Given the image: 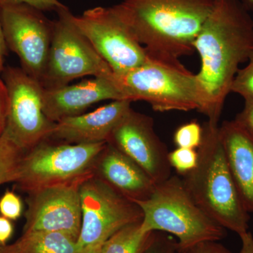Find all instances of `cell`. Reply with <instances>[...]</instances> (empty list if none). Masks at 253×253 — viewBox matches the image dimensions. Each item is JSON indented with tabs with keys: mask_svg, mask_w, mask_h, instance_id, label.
I'll return each mask as SVG.
<instances>
[{
	"mask_svg": "<svg viewBox=\"0 0 253 253\" xmlns=\"http://www.w3.org/2000/svg\"><path fill=\"white\" fill-rule=\"evenodd\" d=\"M9 2L23 3L33 6L43 11H55L57 13L60 10L66 7L59 0H4Z\"/></svg>",
	"mask_w": 253,
	"mask_h": 253,
	"instance_id": "cell-27",
	"label": "cell"
},
{
	"mask_svg": "<svg viewBox=\"0 0 253 253\" xmlns=\"http://www.w3.org/2000/svg\"><path fill=\"white\" fill-rule=\"evenodd\" d=\"M241 241L240 253H253V236L250 231L239 236Z\"/></svg>",
	"mask_w": 253,
	"mask_h": 253,
	"instance_id": "cell-31",
	"label": "cell"
},
{
	"mask_svg": "<svg viewBox=\"0 0 253 253\" xmlns=\"http://www.w3.org/2000/svg\"><path fill=\"white\" fill-rule=\"evenodd\" d=\"M115 84L123 99L146 101L154 111H199L200 94L196 74L149 59L142 66L121 76H114Z\"/></svg>",
	"mask_w": 253,
	"mask_h": 253,
	"instance_id": "cell-5",
	"label": "cell"
},
{
	"mask_svg": "<svg viewBox=\"0 0 253 253\" xmlns=\"http://www.w3.org/2000/svg\"><path fill=\"white\" fill-rule=\"evenodd\" d=\"M131 104L129 100H116L92 112L65 118L55 123L49 139L67 144L107 143Z\"/></svg>",
	"mask_w": 253,
	"mask_h": 253,
	"instance_id": "cell-15",
	"label": "cell"
},
{
	"mask_svg": "<svg viewBox=\"0 0 253 253\" xmlns=\"http://www.w3.org/2000/svg\"><path fill=\"white\" fill-rule=\"evenodd\" d=\"M4 68V61H1V60H0V73L2 72Z\"/></svg>",
	"mask_w": 253,
	"mask_h": 253,
	"instance_id": "cell-36",
	"label": "cell"
},
{
	"mask_svg": "<svg viewBox=\"0 0 253 253\" xmlns=\"http://www.w3.org/2000/svg\"><path fill=\"white\" fill-rule=\"evenodd\" d=\"M1 73L8 96L6 131L27 151L49 139L55 126L43 111L44 88L21 68L7 66Z\"/></svg>",
	"mask_w": 253,
	"mask_h": 253,
	"instance_id": "cell-10",
	"label": "cell"
},
{
	"mask_svg": "<svg viewBox=\"0 0 253 253\" xmlns=\"http://www.w3.org/2000/svg\"><path fill=\"white\" fill-rule=\"evenodd\" d=\"M93 175L134 203L149 199L156 184L134 161L106 143L93 166Z\"/></svg>",
	"mask_w": 253,
	"mask_h": 253,
	"instance_id": "cell-16",
	"label": "cell"
},
{
	"mask_svg": "<svg viewBox=\"0 0 253 253\" xmlns=\"http://www.w3.org/2000/svg\"><path fill=\"white\" fill-rule=\"evenodd\" d=\"M175 253H179V252H178V251H176V252Z\"/></svg>",
	"mask_w": 253,
	"mask_h": 253,
	"instance_id": "cell-38",
	"label": "cell"
},
{
	"mask_svg": "<svg viewBox=\"0 0 253 253\" xmlns=\"http://www.w3.org/2000/svg\"><path fill=\"white\" fill-rule=\"evenodd\" d=\"M103 244L104 243L91 246L90 247L84 249L81 253H101Z\"/></svg>",
	"mask_w": 253,
	"mask_h": 253,
	"instance_id": "cell-33",
	"label": "cell"
},
{
	"mask_svg": "<svg viewBox=\"0 0 253 253\" xmlns=\"http://www.w3.org/2000/svg\"><path fill=\"white\" fill-rule=\"evenodd\" d=\"M136 204L142 211L143 232H163L176 238L177 251L207 241H221L226 229L209 217L191 197L177 175L156 184L149 199Z\"/></svg>",
	"mask_w": 253,
	"mask_h": 253,
	"instance_id": "cell-4",
	"label": "cell"
},
{
	"mask_svg": "<svg viewBox=\"0 0 253 253\" xmlns=\"http://www.w3.org/2000/svg\"><path fill=\"white\" fill-rule=\"evenodd\" d=\"M4 246H2V245L0 244V253H1V249H2V247Z\"/></svg>",
	"mask_w": 253,
	"mask_h": 253,
	"instance_id": "cell-37",
	"label": "cell"
},
{
	"mask_svg": "<svg viewBox=\"0 0 253 253\" xmlns=\"http://www.w3.org/2000/svg\"><path fill=\"white\" fill-rule=\"evenodd\" d=\"M243 1L247 5L248 7H253V0H243Z\"/></svg>",
	"mask_w": 253,
	"mask_h": 253,
	"instance_id": "cell-35",
	"label": "cell"
},
{
	"mask_svg": "<svg viewBox=\"0 0 253 253\" xmlns=\"http://www.w3.org/2000/svg\"><path fill=\"white\" fill-rule=\"evenodd\" d=\"M0 18L6 47L17 55L21 69L41 83L49 58L54 21L30 5L4 0H1Z\"/></svg>",
	"mask_w": 253,
	"mask_h": 253,
	"instance_id": "cell-8",
	"label": "cell"
},
{
	"mask_svg": "<svg viewBox=\"0 0 253 253\" xmlns=\"http://www.w3.org/2000/svg\"><path fill=\"white\" fill-rule=\"evenodd\" d=\"M201 68L199 111L218 124L240 64L253 51V19L241 0H215L194 43Z\"/></svg>",
	"mask_w": 253,
	"mask_h": 253,
	"instance_id": "cell-1",
	"label": "cell"
},
{
	"mask_svg": "<svg viewBox=\"0 0 253 253\" xmlns=\"http://www.w3.org/2000/svg\"><path fill=\"white\" fill-rule=\"evenodd\" d=\"M14 246L19 253H81L77 241L59 232H23Z\"/></svg>",
	"mask_w": 253,
	"mask_h": 253,
	"instance_id": "cell-18",
	"label": "cell"
},
{
	"mask_svg": "<svg viewBox=\"0 0 253 253\" xmlns=\"http://www.w3.org/2000/svg\"><path fill=\"white\" fill-rule=\"evenodd\" d=\"M21 198L11 191H6L0 199V214L10 220H16L23 212Z\"/></svg>",
	"mask_w": 253,
	"mask_h": 253,
	"instance_id": "cell-24",
	"label": "cell"
},
{
	"mask_svg": "<svg viewBox=\"0 0 253 253\" xmlns=\"http://www.w3.org/2000/svg\"><path fill=\"white\" fill-rule=\"evenodd\" d=\"M244 100V109L236 115L235 120L249 128L253 133V98Z\"/></svg>",
	"mask_w": 253,
	"mask_h": 253,
	"instance_id": "cell-29",
	"label": "cell"
},
{
	"mask_svg": "<svg viewBox=\"0 0 253 253\" xmlns=\"http://www.w3.org/2000/svg\"><path fill=\"white\" fill-rule=\"evenodd\" d=\"M179 252V251H178ZM179 253H232L219 241H207L196 244Z\"/></svg>",
	"mask_w": 253,
	"mask_h": 253,
	"instance_id": "cell-26",
	"label": "cell"
},
{
	"mask_svg": "<svg viewBox=\"0 0 253 253\" xmlns=\"http://www.w3.org/2000/svg\"><path fill=\"white\" fill-rule=\"evenodd\" d=\"M14 228L10 219L0 216V244L5 246L12 235Z\"/></svg>",
	"mask_w": 253,
	"mask_h": 253,
	"instance_id": "cell-30",
	"label": "cell"
},
{
	"mask_svg": "<svg viewBox=\"0 0 253 253\" xmlns=\"http://www.w3.org/2000/svg\"><path fill=\"white\" fill-rule=\"evenodd\" d=\"M73 20L98 54L109 64L114 76L125 74L150 59L144 46L112 7L91 8L81 16L73 15Z\"/></svg>",
	"mask_w": 253,
	"mask_h": 253,
	"instance_id": "cell-11",
	"label": "cell"
},
{
	"mask_svg": "<svg viewBox=\"0 0 253 253\" xmlns=\"http://www.w3.org/2000/svg\"><path fill=\"white\" fill-rule=\"evenodd\" d=\"M25 152L5 129L0 137V185L17 180L18 166Z\"/></svg>",
	"mask_w": 253,
	"mask_h": 253,
	"instance_id": "cell-20",
	"label": "cell"
},
{
	"mask_svg": "<svg viewBox=\"0 0 253 253\" xmlns=\"http://www.w3.org/2000/svg\"><path fill=\"white\" fill-rule=\"evenodd\" d=\"M228 167L246 209L253 212V133L235 119L219 126Z\"/></svg>",
	"mask_w": 253,
	"mask_h": 253,
	"instance_id": "cell-17",
	"label": "cell"
},
{
	"mask_svg": "<svg viewBox=\"0 0 253 253\" xmlns=\"http://www.w3.org/2000/svg\"><path fill=\"white\" fill-rule=\"evenodd\" d=\"M141 221L129 224L115 233L105 241L101 253H144L152 241L155 232H143Z\"/></svg>",
	"mask_w": 253,
	"mask_h": 253,
	"instance_id": "cell-19",
	"label": "cell"
},
{
	"mask_svg": "<svg viewBox=\"0 0 253 253\" xmlns=\"http://www.w3.org/2000/svg\"><path fill=\"white\" fill-rule=\"evenodd\" d=\"M197 166L182 176L186 191L200 208L226 230L249 231L250 212L243 202L221 144L218 124L204 123Z\"/></svg>",
	"mask_w": 253,
	"mask_h": 253,
	"instance_id": "cell-3",
	"label": "cell"
},
{
	"mask_svg": "<svg viewBox=\"0 0 253 253\" xmlns=\"http://www.w3.org/2000/svg\"><path fill=\"white\" fill-rule=\"evenodd\" d=\"M215 0H123L113 11L149 59L175 67L194 54V43Z\"/></svg>",
	"mask_w": 253,
	"mask_h": 253,
	"instance_id": "cell-2",
	"label": "cell"
},
{
	"mask_svg": "<svg viewBox=\"0 0 253 253\" xmlns=\"http://www.w3.org/2000/svg\"><path fill=\"white\" fill-rule=\"evenodd\" d=\"M89 177L27 193L28 208L23 232L62 233L78 242L82 226L81 186Z\"/></svg>",
	"mask_w": 253,
	"mask_h": 253,
	"instance_id": "cell-12",
	"label": "cell"
},
{
	"mask_svg": "<svg viewBox=\"0 0 253 253\" xmlns=\"http://www.w3.org/2000/svg\"><path fill=\"white\" fill-rule=\"evenodd\" d=\"M57 14L53 24L45 73L41 83L42 87H61L73 80L88 76L114 80L109 64L73 22V14L67 6Z\"/></svg>",
	"mask_w": 253,
	"mask_h": 253,
	"instance_id": "cell-7",
	"label": "cell"
},
{
	"mask_svg": "<svg viewBox=\"0 0 253 253\" xmlns=\"http://www.w3.org/2000/svg\"><path fill=\"white\" fill-rule=\"evenodd\" d=\"M107 143L139 165L156 184L172 176L169 151L156 134L151 116L131 109L115 128Z\"/></svg>",
	"mask_w": 253,
	"mask_h": 253,
	"instance_id": "cell-13",
	"label": "cell"
},
{
	"mask_svg": "<svg viewBox=\"0 0 253 253\" xmlns=\"http://www.w3.org/2000/svg\"><path fill=\"white\" fill-rule=\"evenodd\" d=\"M177 251L176 240L164 235L163 232H155L154 238L143 253H175Z\"/></svg>",
	"mask_w": 253,
	"mask_h": 253,
	"instance_id": "cell-25",
	"label": "cell"
},
{
	"mask_svg": "<svg viewBox=\"0 0 253 253\" xmlns=\"http://www.w3.org/2000/svg\"><path fill=\"white\" fill-rule=\"evenodd\" d=\"M0 5H1V0H0ZM7 49L6 44H5L4 37H3L1 18H0V60L1 61H4V58L6 56V53H7Z\"/></svg>",
	"mask_w": 253,
	"mask_h": 253,
	"instance_id": "cell-32",
	"label": "cell"
},
{
	"mask_svg": "<svg viewBox=\"0 0 253 253\" xmlns=\"http://www.w3.org/2000/svg\"><path fill=\"white\" fill-rule=\"evenodd\" d=\"M106 144H67L46 139L23 154L15 183L28 193L92 176L95 161Z\"/></svg>",
	"mask_w": 253,
	"mask_h": 253,
	"instance_id": "cell-6",
	"label": "cell"
},
{
	"mask_svg": "<svg viewBox=\"0 0 253 253\" xmlns=\"http://www.w3.org/2000/svg\"><path fill=\"white\" fill-rule=\"evenodd\" d=\"M19 253L17 250L16 249L14 244L11 245V246H3L2 249H1V253Z\"/></svg>",
	"mask_w": 253,
	"mask_h": 253,
	"instance_id": "cell-34",
	"label": "cell"
},
{
	"mask_svg": "<svg viewBox=\"0 0 253 253\" xmlns=\"http://www.w3.org/2000/svg\"><path fill=\"white\" fill-rule=\"evenodd\" d=\"M8 116V96L6 86L0 78V137L6 129Z\"/></svg>",
	"mask_w": 253,
	"mask_h": 253,
	"instance_id": "cell-28",
	"label": "cell"
},
{
	"mask_svg": "<svg viewBox=\"0 0 253 253\" xmlns=\"http://www.w3.org/2000/svg\"><path fill=\"white\" fill-rule=\"evenodd\" d=\"M248 61L246 67L239 68L231 86V92L239 94L244 99L253 98V51Z\"/></svg>",
	"mask_w": 253,
	"mask_h": 253,
	"instance_id": "cell-23",
	"label": "cell"
},
{
	"mask_svg": "<svg viewBox=\"0 0 253 253\" xmlns=\"http://www.w3.org/2000/svg\"><path fill=\"white\" fill-rule=\"evenodd\" d=\"M82 226L78 240L81 253L103 244L120 229L142 220L141 208L92 175L81 186Z\"/></svg>",
	"mask_w": 253,
	"mask_h": 253,
	"instance_id": "cell-9",
	"label": "cell"
},
{
	"mask_svg": "<svg viewBox=\"0 0 253 253\" xmlns=\"http://www.w3.org/2000/svg\"><path fill=\"white\" fill-rule=\"evenodd\" d=\"M114 80L94 78L77 84L44 89L43 111L46 118L56 123L83 114L93 104L105 100H123Z\"/></svg>",
	"mask_w": 253,
	"mask_h": 253,
	"instance_id": "cell-14",
	"label": "cell"
},
{
	"mask_svg": "<svg viewBox=\"0 0 253 253\" xmlns=\"http://www.w3.org/2000/svg\"><path fill=\"white\" fill-rule=\"evenodd\" d=\"M204 136V127L197 121H191L179 126L173 136V141L177 148L197 150Z\"/></svg>",
	"mask_w": 253,
	"mask_h": 253,
	"instance_id": "cell-21",
	"label": "cell"
},
{
	"mask_svg": "<svg viewBox=\"0 0 253 253\" xmlns=\"http://www.w3.org/2000/svg\"><path fill=\"white\" fill-rule=\"evenodd\" d=\"M199 154L196 149L177 148L168 154L171 168L181 176L191 172L197 166Z\"/></svg>",
	"mask_w": 253,
	"mask_h": 253,
	"instance_id": "cell-22",
	"label": "cell"
}]
</instances>
